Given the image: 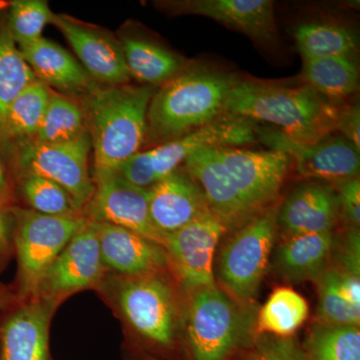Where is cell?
<instances>
[{
	"label": "cell",
	"instance_id": "obj_33",
	"mask_svg": "<svg viewBox=\"0 0 360 360\" xmlns=\"http://www.w3.org/2000/svg\"><path fill=\"white\" fill-rule=\"evenodd\" d=\"M8 8L7 30L18 47L41 39L45 26L54 18L44 0H15Z\"/></svg>",
	"mask_w": 360,
	"mask_h": 360
},
{
	"label": "cell",
	"instance_id": "obj_6",
	"mask_svg": "<svg viewBox=\"0 0 360 360\" xmlns=\"http://www.w3.org/2000/svg\"><path fill=\"white\" fill-rule=\"evenodd\" d=\"M278 210V203H274L257 213L220 252V281L239 302H250L259 290L274 248Z\"/></svg>",
	"mask_w": 360,
	"mask_h": 360
},
{
	"label": "cell",
	"instance_id": "obj_17",
	"mask_svg": "<svg viewBox=\"0 0 360 360\" xmlns=\"http://www.w3.org/2000/svg\"><path fill=\"white\" fill-rule=\"evenodd\" d=\"M89 222L96 232L105 266L137 277L158 274L169 264L167 250L155 241L116 225Z\"/></svg>",
	"mask_w": 360,
	"mask_h": 360
},
{
	"label": "cell",
	"instance_id": "obj_9",
	"mask_svg": "<svg viewBox=\"0 0 360 360\" xmlns=\"http://www.w3.org/2000/svg\"><path fill=\"white\" fill-rule=\"evenodd\" d=\"M92 180L94 193L84 207L89 221L129 229L165 248V238L149 214L148 189L129 184L115 169L94 168Z\"/></svg>",
	"mask_w": 360,
	"mask_h": 360
},
{
	"label": "cell",
	"instance_id": "obj_10",
	"mask_svg": "<svg viewBox=\"0 0 360 360\" xmlns=\"http://www.w3.org/2000/svg\"><path fill=\"white\" fill-rule=\"evenodd\" d=\"M229 229V224L210 210L165 236L169 264L182 288L189 293L215 284L213 257L220 238Z\"/></svg>",
	"mask_w": 360,
	"mask_h": 360
},
{
	"label": "cell",
	"instance_id": "obj_2",
	"mask_svg": "<svg viewBox=\"0 0 360 360\" xmlns=\"http://www.w3.org/2000/svg\"><path fill=\"white\" fill-rule=\"evenodd\" d=\"M156 91L148 85L94 82L78 97L94 150V168L116 169L141 151L148 134L149 104Z\"/></svg>",
	"mask_w": 360,
	"mask_h": 360
},
{
	"label": "cell",
	"instance_id": "obj_43",
	"mask_svg": "<svg viewBox=\"0 0 360 360\" xmlns=\"http://www.w3.org/2000/svg\"><path fill=\"white\" fill-rule=\"evenodd\" d=\"M9 4H11V2L2 1V0H0V13L6 11V8H8Z\"/></svg>",
	"mask_w": 360,
	"mask_h": 360
},
{
	"label": "cell",
	"instance_id": "obj_32",
	"mask_svg": "<svg viewBox=\"0 0 360 360\" xmlns=\"http://www.w3.org/2000/svg\"><path fill=\"white\" fill-rule=\"evenodd\" d=\"M20 193L32 210L47 215L82 214V210L63 187L37 175L21 176Z\"/></svg>",
	"mask_w": 360,
	"mask_h": 360
},
{
	"label": "cell",
	"instance_id": "obj_14",
	"mask_svg": "<svg viewBox=\"0 0 360 360\" xmlns=\"http://www.w3.org/2000/svg\"><path fill=\"white\" fill-rule=\"evenodd\" d=\"M104 266L98 238L89 220L47 270L39 298L58 302L70 293L94 288L103 279Z\"/></svg>",
	"mask_w": 360,
	"mask_h": 360
},
{
	"label": "cell",
	"instance_id": "obj_25",
	"mask_svg": "<svg viewBox=\"0 0 360 360\" xmlns=\"http://www.w3.org/2000/svg\"><path fill=\"white\" fill-rule=\"evenodd\" d=\"M307 84L333 101H342L359 89V72L352 58L303 59Z\"/></svg>",
	"mask_w": 360,
	"mask_h": 360
},
{
	"label": "cell",
	"instance_id": "obj_16",
	"mask_svg": "<svg viewBox=\"0 0 360 360\" xmlns=\"http://www.w3.org/2000/svg\"><path fill=\"white\" fill-rule=\"evenodd\" d=\"M163 6L169 13L212 18L257 44H276L278 40L274 4L270 0H184L163 2Z\"/></svg>",
	"mask_w": 360,
	"mask_h": 360
},
{
	"label": "cell",
	"instance_id": "obj_1",
	"mask_svg": "<svg viewBox=\"0 0 360 360\" xmlns=\"http://www.w3.org/2000/svg\"><path fill=\"white\" fill-rule=\"evenodd\" d=\"M345 110L307 84L238 79L226 97L224 115L269 123L291 141L314 144L338 131Z\"/></svg>",
	"mask_w": 360,
	"mask_h": 360
},
{
	"label": "cell",
	"instance_id": "obj_35",
	"mask_svg": "<svg viewBox=\"0 0 360 360\" xmlns=\"http://www.w3.org/2000/svg\"><path fill=\"white\" fill-rule=\"evenodd\" d=\"M245 360H307V356L292 336L260 335L253 341Z\"/></svg>",
	"mask_w": 360,
	"mask_h": 360
},
{
	"label": "cell",
	"instance_id": "obj_24",
	"mask_svg": "<svg viewBox=\"0 0 360 360\" xmlns=\"http://www.w3.org/2000/svg\"><path fill=\"white\" fill-rule=\"evenodd\" d=\"M120 41L130 77L141 84L162 85L182 71L181 59L160 44L130 35Z\"/></svg>",
	"mask_w": 360,
	"mask_h": 360
},
{
	"label": "cell",
	"instance_id": "obj_19",
	"mask_svg": "<svg viewBox=\"0 0 360 360\" xmlns=\"http://www.w3.org/2000/svg\"><path fill=\"white\" fill-rule=\"evenodd\" d=\"M182 165L186 174L200 186L210 210L229 227L245 224L257 214L239 193L214 148L196 151Z\"/></svg>",
	"mask_w": 360,
	"mask_h": 360
},
{
	"label": "cell",
	"instance_id": "obj_30",
	"mask_svg": "<svg viewBox=\"0 0 360 360\" xmlns=\"http://www.w3.org/2000/svg\"><path fill=\"white\" fill-rule=\"evenodd\" d=\"M51 91L39 80L28 85L9 108L1 139H32L46 110Z\"/></svg>",
	"mask_w": 360,
	"mask_h": 360
},
{
	"label": "cell",
	"instance_id": "obj_13",
	"mask_svg": "<svg viewBox=\"0 0 360 360\" xmlns=\"http://www.w3.org/2000/svg\"><path fill=\"white\" fill-rule=\"evenodd\" d=\"M257 129L250 120L224 115L200 129L144 150L156 182L176 172L189 155L208 148H240L255 143Z\"/></svg>",
	"mask_w": 360,
	"mask_h": 360
},
{
	"label": "cell",
	"instance_id": "obj_27",
	"mask_svg": "<svg viewBox=\"0 0 360 360\" xmlns=\"http://www.w3.org/2000/svg\"><path fill=\"white\" fill-rule=\"evenodd\" d=\"M307 300L292 288H277L260 309L257 333L288 338L292 336L309 317Z\"/></svg>",
	"mask_w": 360,
	"mask_h": 360
},
{
	"label": "cell",
	"instance_id": "obj_22",
	"mask_svg": "<svg viewBox=\"0 0 360 360\" xmlns=\"http://www.w3.org/2000/svg\"><path fill=\"white\" fill-rule=\"evenodd\" d=\"M18 49L37 79L54 91L77 98L96 82L79 61L51 40L41 37Z\"/></svg>",
	"mask_w": 360,
	"mask_h": 360
},
{
	"label": "cell",
	"instance_id": "obj_18",
	"mask_svg": "<svg viewBox=\"0 0 360 360\" xmlns=\"http://www.w3.org/2000/svg\"><path fill=\"white\" fill-rule=\"evenodd\" d=\"M58 304L37 298L11 312L0 333V360H51L49 324Z\"/></svg>",
	"mask_w": 360,
	"mask_h": 360
},
{
	"label": "cell",
	"instance_id": "obj_8",
	"mask_svg": "<svg viewBox=\"0 0 360 360\" xmlns=\"http://www.w3.org/2000/svg\"><path fill=\"white\" fill-rule=\"evenodd\" d=\"M117 302L125 319L139 335L160 347L174 345L176 300L167 281L158 274L129 277L120 284Z\"/></svg>",
	"mask_w": 360,
	"mask_h": 360
},
{
	"label": "cell",
	"instance_id": "obj_34",
	"mask_svg": "<svg viewBox=\"0 0 360 360\" xmlns=\"http://www.w3.org/2000/svg\"><path fill=\"white\" fill-rule=\"evenodd\" d=\"M319 288V321L323 326H359L360 309L352 307L341 296L336 269H324L316 278Z\"/></svg>",
	"mask_w": 360,
	"mask_h": 360
},
{
	"label": "cell",
	"instance_id": "obj_5",
	"mask_svg": "<svg viewBox=\"0 0 360 360\" xmlns=\"http://www.w3.org/2000/svg\"><path fill=\"white\" fill-rule=\"evenodd\" d=\"M13 212L16 221L14 243L20 295L27 302L39 298L47 270L89 219L84 213L47 215L21 208H14Z\"/></svg>",
	"mask_w": 360,
	"mask_h": 360
},
{
	"label": "cell",
	"instance_id": "obj_23",
	"mask_svg": "<svg viewBox=\"0 0 360 360\" xmlns=\"http://www.w3.org/2000/svg\"><path fill=\"white\" fill-rule=\"evenodd\" d=\"M335 245L333 231L288 236L277 250V271L286 281H316L326 269Z\"/></svg>",
	"mask_w": 360,
	"mask_h": 360
},
{
	"label": "cell",
	"instance_id": "obj_20",
	"mask_svg": "<svg viewBox=\"0 0 360 360\" xmlns=\"http://www.w3.org/2000/svg\"><path fill=\"white\" fill-rule=\"evenodd\" d=\"M148 193L151 221L165 238L210 210L200 186L177 170L156 182Z\"/></svg>",
	"mask_w": 360,
	"mask_h": 360
},
{
	"label": "cell",
	"instance_id": "obj_41",
	"mask_svg": "<svg viewBox=\"0 0 360 360\" xmlns=\"http://www.w3.org/2000/svg\"><path fill=\"white\" fill-rule=\"evenodd\" d=\"M9 251V239L7 233L6 219L0 207V262H4Z\"/></svg>",
	"mask_w": 360,
	"mask_h": 360
},
{
	"label": "cell",
	"instance_id": "obj_40",
	"mask_svg": "<svg viewBox=\"0 0 360 360\" xmlns=\"http://www.w3.org/2000/svg\"><path fill=\"white\" fill-rule=\"evenodd\" d=\"M11 201V191L9 186L8 180H7L6 170H4V165L0 160V207L8 205Z\"/></svg>",
	"mask_w": 360,
	"mask_h": 360
},
{
	"label": "cell",
	"instance_id": "obj_38",
	"mask_svg": "<svg viewBox=\"0 0 360 360\" xmlns=\"http://www.w3.org/2000/svg\"><path fill=\"white\" fill-rule=\"evenodd\" d=\"M359 106H347L341 117L338 131L360 150Z\"/></svg>",
	"mask_w": 360,
	"mask_h": 360
},
{
	"label": "cell",
	"instance_id": "obj_12",
	"mask_svg": "<svg viewBox=\"0 0 360 360\" xmlns=\"http://www.w3.org/2000/svg\"><path fill=\"white\" fill-rule=\"evenodd\" d=\"M259 139L271 149L283 151L295 163L296 172L307 179L335 184L359 177V149L342 135H328L314 144L290 141L277 130L257 129Z\"/></svg>",
	"mask_w": 360,
	"mask_h": 360
},
{
	"label": "cell",
	"instance_id": "obj_4",
	"mask_svg": "<svg viewBox=\"0 0 360 360\" xmlns=\"http://www.w3.org/2000/svg\"><path fill=\"white\" fill-rule=\"evenodd\" d=\"M257 324L255 310L217 284L191 292L186 338L193 360H227L250 345Z\"/></svg>",
	"mask_w": 360,
	"mask_h": 360
},
{
	"label": "cell",
	"instance_id": "obj_42",
	"mask_svg": "<svg viewBox=\"0 0 360 360\" xmlns=\"http://www.w3.org/2000/svg\"><path fill=\"white\" fill-rule=\"evenodd\" d=\"M9 302V295L8 293L6 292V290H4V286L0 284V312L2 311Z\"/></svg>",
	"mask_w": 360,
	"mask_h": 360
},
{
	"label": "cell",
	"instance_id": "obj_21",
	"mask_svg": "<svg viewBox=\"0 0 360 360\" xmlns=\"http://www.w3.org/2000/svg\"><path fill=\"white\" fill-rule=\"evenodd\" d=\"M340 213L335 189L312 182L297 187L279 206L277 225L288 238L333 231Z\"/></svg>",
	"mask_w": 360,
	"mask_h": 360
},
{
	"label": "cell",
	"instance_id": "obj_15",
	"mask_svg": "<svg viewBox=\"0 0 360 360\" xmlns=\"http://www.w3.org/2000/svg\"><path fill=\"white\" fill-rule=\"evenodd\" d=\"M51 23L63 33L92 80L106 85L129 84L131 77L120 40L97 26L65 14H54Z\"/></svg>",
	"mask_w": 360,
	"mask_h": 360
},
{
	"label": "cell",
	"instance_id": "obj_28",
	"mask_svg": "<svg viewBox=\"0 0 360 360\" xmlns=\"http://www.w3.org/2000/svg\"><path fill=\"white\" fill-rule=\"evenodd\" d=\"M295 39L303 59L352 58L357 49L354 33L335 23H303L295 28Z\"/></svg>",
	"mask_w": 360,
	"mask_h": 360
},
{
	"label": "cell",
	"instance_id": "obj_11",
	"mask_svg": "<svg viewBox=\"0 0 360 360\" xmlns=\"http://www.w3.org/2000/svg\"><path fill=\"white\" fill-rule=\"evenodd\" d=\"M234 186L253 212L259 213L276 203L292 163L290 155L276 149L214 148Z\"/></svg>",
	"mask_w": 360,
	"mask_h": 360
},
{
	"label": "cell",
	"instance_id": "obj_3",
	"mask_svg": "<svg viewBox=\"0 0 360 360\" xmlns=\"http://www.w3.org/2000/svg\"><path fill=\"white\" fill-rule=\"evenodd\" d=\"M238 80L219 71H181L153 94L146 141L165 143L221 117L229 92Z\"/></svg>",
	"mask_w": 360,
	"mask_h": 360
},
{
	"label": "cell",
	"instance_id": "obj_37",
	"mask_svg": "<svg viewBox=\"0 0 360 360\" xmlns=\"http://www.w3.org/2000/svg\"><path fill=\"white\" fill-rule=\"evenodd\" d=\"M340 267L338 269L347 274L360 276V238L357 227L352 226L340 250Z\"/></svg>",
	"mask_w": 360,
	"mask_h": 360
},
{
	"label": "cell",
	"instance_id": "obj_39",
	"mask_svg": "<svg viewBox=\"0 0 360 360\" xmlns=\"http://www.w3.org/2000/svg\"><path fill=\"white\" fill-rule=\"evenodd\" d=\"M336 269L338 286L341 296L345 302L355 309H360V278L354 274H347Z\"/></svg>",
	"mask_w": 360,
	"mask_h": 360
},
{
	"label": "cell",
	"instance_id": "obj_26",
	"mask_svg": "<svg viewBox=\"0 0 360 360\" xmlns=\"http://www.w3.org/2000/svg\"><path fill=\"white\" fill-rule=\"evenodd\" d=\"M87 134L84 108L77 98L51 89L49 104L33 141L65 143Z\"/></svg>",
	"mask_w": 360,
	"mask_h": 360
},
{
	"label": "cell",
	"instance_id": "obj_7",
	"mask_svg": "<svg viewBox=\"0 0 360 360\" xmlns=\"http://www.w3.org/2000/svg\"><path fill=\"white\" fill-rule=\"evenodd\" d=\"M90 150L89 132L65 143H44L28 139L20 141L16 163L21 176L37 175L63 187L82 212L94 191L89 169Z\"/></svg>",
	"mask_w": 360,
	"mask_h": 360
},
{
	"label": "cell",
	"instance_id": "obj_31",
	"mask_svg": "<svg viewBox=\"0 0 360 360\" xmlns=\"http://www.w3.org/2000/svg\"><path fill=\"white\" fill-rule=\"evenodd\" d=\"M307 360H360L359 326H315L305 345Z\"/></svg>",
	"mask_w": 360,
	"mask_h": 360
},
{
	"label": "cell",
	"instance_id": "obj_29",
	"mask_svg": "<svg viewBox=\"0 0 360 360\" xmlns=\"http://www.w3.org/2000/svg\"><path fill=\"white\" fill-rule=\"evenodd\" d=\"M35 80L37 79L32 68L26 63L4 23L0 28V139L11 104Z\"/></svg>",
	"mask_w": 360,
	"mask_h": 360
},
{
	"label": "cell",
	"instance_id": "obj_36",
	"mask_svg": "<svg viewBox=\"0 0 360 360\" xmlns=\"http://www.w3.org/2000/svg\"><path fill=\"white\" fill-rule=\"evenodd\" d=\"M340 212L352 226L360 222V181L359 177L335 184Z\"/></svg>",
	"mask_w": 360,
	"mask_h": 360
}]
</instances>
